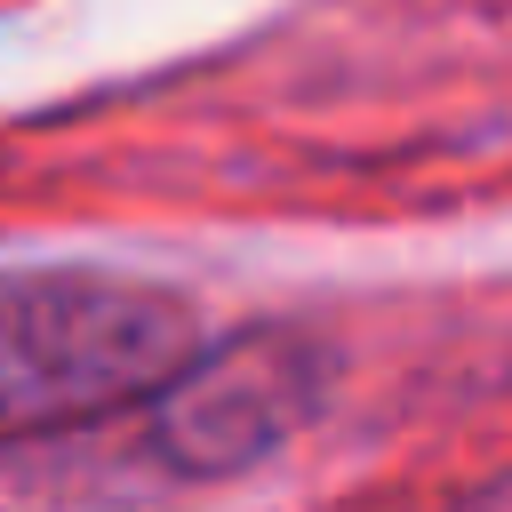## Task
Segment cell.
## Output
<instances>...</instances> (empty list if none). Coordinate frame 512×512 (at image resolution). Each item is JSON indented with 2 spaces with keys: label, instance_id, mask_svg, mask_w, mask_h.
<instances>
[{
  "label": "cell",
  "instance_id": "1",
  "mask_svg": "<svg viewBox=\"0 0 512 512\" xmlns=\"http://www.w3.org/2000/svg\"><path fill=\"white\" fill-rule=\"evenodd\" d=\"M200 360L192 304L128 272H0V440L72 432L160 400Z\"/></svg>",
  "mask_w": 512,
  "mask_h": 512
},
{
  "label": "cell",
  "instance_id": "2",
  "mask_svg": "<svg viewBox=\"0 0 512 512\" xmlns=\"http://www.w3.org/2000/svg\"><path fill=\"white\" fill-rule=\"evenodd\" d=\"M320 400V352L304 336H232L160 392V448L192 472H232L280 448Z\"/></svg>",
  "mask_w": 512,
  "mask_h": 512
}]
</instances>
